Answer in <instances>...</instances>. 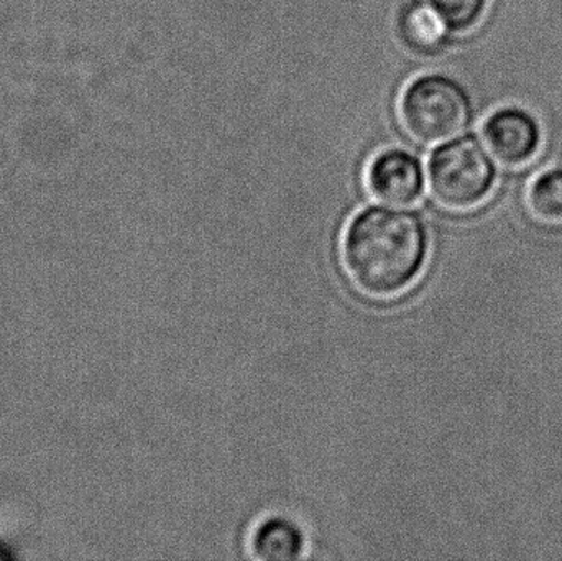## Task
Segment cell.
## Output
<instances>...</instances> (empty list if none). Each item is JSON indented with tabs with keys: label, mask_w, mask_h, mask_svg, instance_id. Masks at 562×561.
<instances>
[{
	"label": "cell",
	"mask_w": 562,
	"mask_h": 561,
	"mask_svg": "<svg viewBox=\"0 0 562 561\" xmlns=\"http://www.w3.org/2000/svg\"><path fill=\"white\" fill-rule=\"evenodd\" d=\"M429 237L412 211L367 207L349 224L340 243V260L350 283L370 299L402 295L422 276Z\"/></svg>",
	"instance_id": "obj_1"
},
{
	"label": "cell",
	"mask_w": 562,
	"mask_h": 561,
	"mask_svg": "<svg viewBox=\"0 0 562 561\" xmlns=\"http://www.w3.org/2000/svg\"><path fill=\"white\" fill-rule=\"evenodd\" d=\"M400 109L406 131L422 144H439L454 138L471 121L469 96L446 76L415 79L406 88Z\"/></svg>",
	"instance_id": "obj_2"
},
{
	"label": "cell",
	"mask_w": 562,
	"mask_h": 561,
	"mask_svg": "<svg viewBox=\"0 0 562 561\" xmlns=\"http://www.w3.org/2000/svg\"><path fill=\"white\" fill-rule=\"evenodd\" d=\"M495 183V168L474 138L442 145L429 160V187L438 203L464 211L481 204Z\"/></svg>",
	"instance_id": "obj_3"
},
{
	"label": "cell",
	"mask_w": 562,
	"mask_h": 561,
	"mask_svg": "<svg viewBox=\"0 0 562 561\" xmlns=\"http://www.w3.org/2000/svg\"><path fill=\"white\" fill-rule=\"evenodd\" d=\"M484 141L495 160L507 167H520L540 148V125L524 109H501L485 122Z\"/></svg>",
	"instance_id": "obj_4"
},
{
	"label": "cell",
	"mask_w": 562,
	"mask_h": 561,
	"mask_svg": "<svg viewBox=\"0 0 562 561\" xmlns=\"http://www.w3.org/2000/svg\"><path fill=\"white\" fill-rule=\"evenodd\" d=\"M367 187L382 203L393 206L413 204L425 188L422 165L408 152H383L370 164Z\"/></svg>",
	"instance_id": "obj_5"
},
{
	"label": "cell",
	"mask_w": 562,
	"mask_h": 561,
	"mask_svg": "<svg viewBox=\"0 0 562 561\" xmlns=\"http://www.w3.org/2000/svg\"><path fill=\"white\" fill-rule=\"evenodd\" d=\"M303 550V530L284 517L263 520L250 537V552L259 560H294Z\"/></svg>",
	"instance_id": "obj_6"
},
{
	"label": "cell",
	"mask_w": 562,
	"mask_h": 561,
	"mask_svg": "<svg viewBox=\"0 0 562 561\" xmlns=\"http://www.w3.org/2000/svg\"><path fill=\"white\" fill-rule=\"evenodd\" d=\"M402 36L415 52L435 53L445 45L448 23L435 7L415 3L403 13Z\"/></svg>",
	"instance_id": "obj_7"
},
{
	"label": "cell",
	"mask_w": 562,
	"mask_h": 561,
	"mask_svg": "<svg viewBox=\"0 0 562 561\" xmlns=\"http://www.w3.org/2000/svg\"><path fill=\"white\" fill-rule=\"evenodd\" d=\"M527 206L535 220L547 224L562 221V170L541 173L527 191Z\"/></svg>",
	"instance_id": "obj_8"
},
{
	"label": "cell",
	"mask_w": 562,
	"mask_h": 561,
	"mask_svg": "<svg viewBox=\"0 0 562 561\" xmlns=\"http://www.w3.org/2000/svg\"><path fill=\"white\" fill-rule=\"evenodd\" d=\"M452 30H469L484 15L487 0H431Z\"/></svg>",
	"instance_id": "obj_9"
}]
</instances>
